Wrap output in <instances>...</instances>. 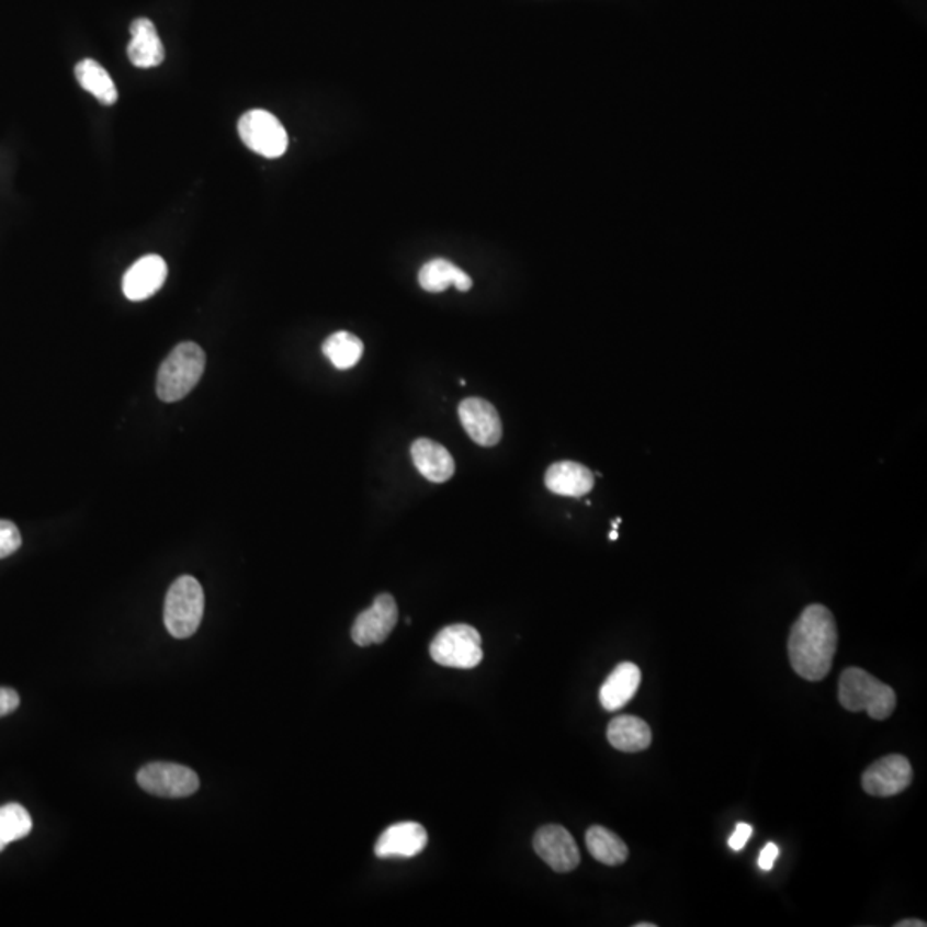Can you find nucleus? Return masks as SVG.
Listing matches in <instances>:
<instances>
[{
	"mask_svg": "<svg viewBox=\"0 0 927 927\" xmlns=\"http://www.w3.org/2000/svg\"><path fill=\"white\" fill-rule=\"evenodd\" d=\"M914 770L902 754H890L872 762L862 773V789L874 798H893L911 787Z\"/></svg>",
	"mask_w": 927,
	"mask_h": 927,
	"instance_id": "nucleus-8",
	"label": "nucleus"
},
{
	"mask_svg": "<svg viewBox=\"0 0 927 927\" xmlns=\"http://www.w3.org/2000/svg\"><path fill=\"white\" fill-rule=\"evenodd\" d=\"M586 845L589 853L604 866L624 864L629 857L628 845L624 840L604 826H591L586 832Z\"/></svg>",
	"mask_w": 927,
	"mask_h": 927,
	"instance_id": "nucleus-20",
	"label": "nucleus"
},
{
	"mask_svg": "<svg viewBox=\"0 0 927 927\" xmlns=\"http://www.w3.org/2000/svg\"><path fill=\"white\" fill-rule=\"evenodd\" d=\"M33 828L32 816L20 804H5L0 807V852L11 841L21 840Z\"/></svg>",
	"mask_w": 927,
	"mask_h": 927,
	"instance_id": "nucleus-23",
	"label": "nucleus"
},
{
	"mask_svg": "<svg viewBox=\"0 0 927 927\" xmlns=\"http://www.w3.org/2000/svg\"><path fill=\"white\" fill-rule=\"evenodd\" d=\"M20 706V694L8 687H0V719L8 716Z\"/></svg>",
	"mask_w": 927,
	"mask_h": 927,
	"instance_id": "nucleus-26",
	"label": "nucleus"
},
{
	"mask_svg": "<svg viewBox=\"0 0 927 927\" xmlns=\"http://www.w3.org/2000/svg\"><path fill=\"white\" fill-rule=\"evenodd\" d=\"M21 543H23V538L18 525L0 519V558L16 553L21 549Z\"/></svg>",
	"mask_w": 927,
	"mask_h": 927,
	"instance_id": "nucleus-24",
	"label": "nucleus"
},
{
	"mask_svg": "<svg viewBox=\"0 0 927 927\" xmlns=\"http://www.w3.org/2000/svg\"><path fill=\"white\" fill-rule=\"evenodd\" d=\"M838 701L852 713L866 711L872 720H886L896 708L892 687L872 677L862 668H845L838 682Z\"/></svg>",
	"mask_w": 927,
	"mask_h": 927,
	"instance_id": "nucleus-2",
	"label": "nucleus"
},
{
	"mask_svg": "<svg viewBox=\"0 0 927 927\" xmlns=\"http://www.w3.org/2000/svg\"><path fill=\"white\" fill-rule=\"evenodd\" d=\"M428 833L419 823L406 821L388 826L380 835L375 845V853L380 859H409L427 849Z\"/></svg>",
	"mask_w": 927,
	"mask_h": 927,
	"instance_id": "nucleus-12",
	"label": "nucleus"
},
{
	"mask_svg": "<svg viewBox=\"0 0 927 927\" xmlns=\"http://www.w3.org/2000/svg\"><path fill=\"white\" fill-rule=\"evenodd\" d=\"M635 927H656V924H653V923H640V924H635Z\"/></svg>",
	"mask_w": 927,
	"mask_h": 927,
	"instance_id": "nucleus-29",
	"label": "nucleus"
},
{
	"mask_svg": "<svg viewBox=\"0 0 927 927\" xmlns=\"http://www.w3.org/2000/svg\"><path fill=\"white\" fill-rule=\"evenodd\" d=\"M896 927H926L927 924L920 919H904L895 924Z\"/></svg>",
	"mask_w": 927,
	"mask_h": 927,
	"instance_id": "nucleus-28",
	"label": "nucleus"
},
{
	"mask_svg": "<svg viewBox=\"0 0 927 927\" xmlns=\"http://www.w3.org/2000/svg\"><path fill=\"white\" fill-rule=\"evenodd\" d=\"M127 57L136 68H157L166 59V48L158 36L155 24L147 18H138L131 24V42Z\"/></svg>",
	"mask_w": 927,
	"mask_h": 927,
	"instance_id": "nucleus-14",
	"label": "nucleus"
},
{
	"mask_svg": "<svg viewBox=\"0 0 927 927\" xmlns=\"http://www.w3.org/2000/svg\"><path fill=\"white\" fill-rule=\"evenodd\" d=\"M778 856H780V849H778V845H766L765 849H762L761 853H759V868H761L762 871H771V869H773L775 862H777Z\"/></svg>",
	"mask_w": 927,
	"mask_h": 927,
	"instance_id": "nucleus-27",
	"label": "nucleus"
},
{
	"mask_svg": "<svg viewBox=\"0 0 927 927\" xmlns=\"http://www.w3.org/2000/svg\"><path fill=\"white\" fill-rule=\"evenodd\" d=\"M75 75L76 79H78V83L81 84V88L87 90L88 93H91V95L95 97V99L99 100L100 103H103V105H112V103L117 102V87H115L114 81H112L108 69L100 66L97 60H81V63L76 66Z\"/></svg>",
	"mask_w": 927,
	"mask_h": 927,
	"instance_id": "nucleus-21",
	"label": "nucleus"
},
{
	"mask_svg": "<svg viewBox=\"0 0 927 927\" xmlns=\"http://www.w3.org/2000/svg\"><path fill=\"white\" fill-rule=\"evenodd\" d=\"M239 136L249 150L267 158H279L287 151L289 136L275 115L267 111H249L237 124Z\"/></svg>",
	"mask_w": 927,
	"mask_h": 927,
	"instance_id": "nucleus-6",
	"label": "nucleus"
},
{
	"mask_svg": "<svg viewBox=\"0 0 927 927\" xmlns=\"http://www.w3.org/2000/svg\"><path fill=\"white\" fill-rule=\"evenodd\" d=\"M430 655L443 667L471 670L482 664V635L471 625H449L434 637Z\"/></svg>",
	"mask_w": 927,
	"mask_h": 927,
	"instance_id": "nucleus-5",
	"label": "nucleus"
},
{
	"mask_svg": "<svg viewBox=\"0 0 927 927\" xmlns=\"http://www.w3.org/2000/svg\"><path fill=\"white\" fill-rule=\"evenodd\" d=\"M206 355L197 343H179L158 370L157 395L163 403H178L190 394L205 371Z\"/></svg>",
	"mask_w": 927,
	"mask_h": 927,
	"instance_id": "nucleus-3",
	"label": "nucleus"
},
{
	"mask_svg": "<svg viewBox=\"0 0 927 927\" xmlns=\"http://www.w3.org/2000/svg\"><path fill=\"white\" fill-rule=\"evenodd\" d=\"M205 595L194 577L182 576L170 586L163 607V622L176 640L191 637L202 624Z\"/></svg>",
	"mask_w": 927,
	"mask_h": 927,
	"instance_id": "nucleus-4",
	"label": "nucleus"
},
{
	"mask_svg": "<svg viewBox=\"0 0 927 927\" xmlns=\"http://www.w3.org/2000/svg\"><path fill=\"white\" fill-rule=\"evenodd\" d=\"M138 785L158 798H190L200 789V778L188 766L176 762H151L136 775Z\"/></svg>",
	"mask_w": 927,
	"mask_h": 927,
	"instance_id": "nucleus-7",
	"label": "nucleus"
},
{
	"mask_svg": "<svg viewBox=\"0 0 927 927\" xmlns=\"http://www.w3.org/2000/svg\"><path fill=\"white\" fill-rule=\"evenodd\" d=\"M419 285L427 293H443L450 285H454L461 293H467L473 287V281L457 264L443 258H434L422 264L419 270Z\"/></svg>",
	"mask_w": 927,
	"mask_h": 927,
	"instance_id": "nucleus-19",
	"label": "nucleus"
},
{
	"mask_svg": "<svg viewBox=\"0 0 927 927\" xmlns=\"http://www.w3.org/2000/svg\"><path fill=\"white\" fill-rule=\"evenodd\" d=\"M399 619V608L394 596L383 592L376 596L371 608L358 615L352 625V641L358 646L366 647L371 644H382L394 631Z\"/></svg>",
	"mask_w": 927,
	"mask_h": 927,
	"instance_id": "nucleus-9",
	"label": "nucleus"
},
{
	"mask_svg": "<svg viewBox=\"0 0 927 927\" xmlns=\"http://www.w3.org/2000/svg\"><path fill=\"white\" fill-rule=\"evenodd\" d=\"M534 850L555 872H570L579 866L580 853L573 835L561 825H546L534 835Z\"/></svg>",
	"mask_w": 927,
	"mask_h": 927,
	"instance_id": "nucleus-10",
	"label": "nucleus"
},
{
	"mask_svg": "<svg viewBox=\"0 0 927 927\" xmlns=\"http://www.w3.org/2000/svg\"><path fill=\"white\" fill-rule=\"evenodd\" d=\"M167 263L158 255L139 258L123 279V293L129 301L150 299L166 284Z\"/></svg>",
	"mask_w": 927,
	"mask_h": 927,
	"instance_id": "nucleus-13",
	"label": "nucleus"
},
{
	"mask_svg": "<svg viewBox=\"0 0 927 927\" xmlns=\"http://www.w3.org/2000/svg\"><path fill=\"white\" fill-rule=\"evenodd\" d=\"M641 686V670L637 665L624 662L615 667L612 674L608 675L600 689V703L604 710H622L629 701H632L635 692Z\"/></svg>",
	"mask_w": 927,
	"mask_h": 927,
	"instance_id": "nucleus-17",
	"label": "nucleus"
},
{
	"mask_svg": "<svg viewBox=\"0 0 927 927\" xmlns=\"http://www.w3.org/2000/svg\"><path fill=\"white\" fill-rule=\"evenodd\" d=\"M608 742L620 753H641L652 746V728L634 714H620L608 725Z\"/></svg>",
	"mask_w": 927,
	"mask_h": 927,
	"instance_id": "nucleus-18",
	"label": "nucleus"
},
{
	"mask_svg": "<svg viewBox=\"0 0 927 927\" xmlns=\"http://www.w3.org/2000/svg\"><path fill=\"white\" fill-rule=\"evenodd\" d=\"M410 457L416 470L431 483L449 482L455 473L454 459L449 450L430 439L416 440L410 445Z\"/></svg>",
	"mask_w": 927,
	"mask_h": 927,
	"instance_id": "nucleus-15",
	"label": "nucleus"
},
{
	"mask_svg": "<svg viewBox=\"0 0 927 927\" xmlns=\"http://www.w3.org/2000/svg\"><path fill=\"white\" fill-rule=\"evenodd\" d=\"M364 346L361 339L349 332H337L324 342V354L337 370H349L360 363Z\"/></svg>",
	"mask_w": 927,
	"mask_h": 927,
	"instance_id": "nucleus-22",
	"label": "nucleus"
},
{
	"mask_svg": "<svg viewBox=\"0 0 927 927\" xmlns=\"http://www.w3.org/2000/svg\"><path fill=\"white\" fill-rule=\"evenodd\" d=\"M459 418L462 427L470 434L473 442L482 446H495L501 440V419L488 400L479 397L464 399L459 406Z\"/></svg>",
	"mask_w": 927,
	"mask_h": 927,
	"instance_id": "nucleus-11",
	"label": "nucleus"
},
{
	"mask_svg": "<svg viewBox=\"0 0 927 927\" xmlns=\"http://www.w3.org/2000/svg\"><path fill=\"white\" fill-rule=\"evenodd\" d=\"M837 647L835 617L825 604H810L790 631L789 658L793 671L810 682H819L832 670Z\"/></svg>",
	"mask_w": 927,
	"mask_h": 927,
	"instance_id": "nucleus-1",
	"label": "nucleus"
},
{
	"mask_svg": "<svg viewBox=\"0 0 927 927\" xmlns=\"http://www.w3.org/2000/svg\"><path fill=\"white\" fill-rule=\"evenodd\" d=\"M750 835H753V826L747 825V823H738L737 828L732 833V837L728 838V847L734 852H741L749 841Z\"/></svg>",
	"mask_w": 927,
	"mask_h": 927,
	"instance_id": "nucleus-25",
	"label": "nucleus"
},
{
	"mask_svg": "<svg viewBox=\"0 0 927 927\" xmlns=\"http://www.w3.org/2000/svg\"><path fill=\"white\" fill-rule=\"evenodd\" d=\"M546 488L562 497H583L595 486V476L579 462H555L545 474Z\"/></svg>",
	"mask_w": 927,
	"mask_h": 927,
	"instance_id": "nucleus-16",
	"label": "nucleus"
},
{
	"mask_svg": "<svg viewBox=\"0 0 927 927\" xmlns=\"http://www.w3.org/2000/svg\"><path fill=\"white\" fill-rule=\"evenodd\" d=\"M619 538V533H617V529H613L612 533H610V540H617Z\"/></svg>",
	"mask_w": 927,
	"mask_h": 927,
	"instance_id": "nucleus-30",
	"label": "nucleus"
}]
</instances>
